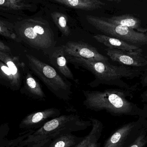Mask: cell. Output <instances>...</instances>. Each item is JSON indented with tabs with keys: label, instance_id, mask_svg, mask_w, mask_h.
Listing matches in <instances>:
<instances>
[{
	"label": "cell",
	"instance_id": "1",
	"mask_svg": "<svg viewBox=\"0 0 147 147\" xmlns=\"http://www.w3.org/2000/svg\"><path fill=\"white\" fill-rule=\"evenodd\" d=\"M85 99L83 105L87 109L98 112L105 111L115 117L133 116L141 118L143 110L127 99L131 94L117 89L104 91H83Z\"/></svg>",
	"mask_w": 147,
	"mask_h": 147
},
{
	"label": "cell",
	"instance_id": "2",
	"mask_svg": "<svg viewBox=\"0 0 147 147\" xmlns=\"http://www.w3.org/2000/svg\"><path fill=\"white\" fill-rule=\"evenodd\" d=\"M91 126L90 120H83L77 114L61 115L48 121L19 145L24 147L46 139L53 140L64 134L84 130Z\"/></svg>",
	"mask_w": 147,
	"mask_h": 147
},
{
	"label": "cell",
	"instance_id": "3",
	"mask_svg": "<svg viewBox=\"0 0 147 147\" xmlns=\"http://www.w3.org/2000/svg\"><path fill=\"white\" fill-rule=\"evenodd\" d=\"M65 57L70 63L92 72L95 76L96 80L100 81L99 83L120 80L123 78L132 79L141 74L137 70L124 66H114L107 62L81 57Z\"/></svg>",
	"mask_w": 147,
	"mask_h": 147
},
{
	"label": "cell",
	"instance_id": "4",
	"mask_svg": "<svg viewBox=\"0 0 147 147\" xmlns=\"http://www.w3.org/2000/svg\"><path fill=\"white\" fill-rule=\"evenodd\" d=\"M29 67L49 90L58 98L67 101L71 98V84L62 78L55 69L35 57L27 54Z\"/></svg>",
	"mask_w": 147,
	"mask_h": 147
},
{
	"label": "cell",
	"instance_id": "5",
	"mask_svg": "<svg viewBox=\"0 0 147 147\" xmlns=\"http://www.w3.org/2000/svg\"><path fill=\"white\" fill-rule=\"evenodd\" d=\"M18 31L22 40L36 49H49L54 42L50 27L47 23L38 20H24L19 25Z\"/></svg>",
	"mask_w": 147,
	"mask_h": 147
},
{
	"label": "cell",
	"instance_id": "6",
	"mask_svg": "<svg viewBox=\"0 0 147 147\" xmlns=\"http://www.w3.org/2000/svg\"><path fill=\"white\" fill-rule=\"evenodd\" d=\"M86 19L89 24L104 35L121 39L127 42L147 45V38L144 33L110 23L105 18L100 17L87 15Z\"/></svg>",
	"mask_w": 147,
	"mask_h": 147
},
{
	"label": "cell",
	"instance_id": "7",
	"mask_svg": "<svg viewBox=\"0 0 147 147\" xmlns=\"http://www.w3.org/2000/svg\"><path fill=\"white\" fill-rule=\"evenodd\" d=\"M143 128L140 118L129 122L114 131L105 142L103 147H128L134 142Z\"/></svg>",
	"mask_w": 147,
	"mask_h": 147
},
{
	"label": "cell",
	"instance_id": "8",
	"mask_svg": "<svg viewBox=\"0 0 147 147\" xmlns=\"http://www.w3.org/2000/svg\"><path fill=\"white\" fill-rule=\"evenodd\" d=\"M62 47L65 56L108 62L107 57L100 54L95 48L88 44L69 42Z\"/></svg>",
	"mask_w": 147,
	"mask_h": 147
},
{
	"label": "cell",
	"instance_id": "9",
	"mask_svg": "<svg viewBox=\"0 0 147 147\" xmlns=\"http://www.w3.org/2000/svg\"><path fill=\"white\" fill-rule=\"evenodd\" d=\"M61 112L55 107L47 108L28 114L20 122V129L30 130L38 129L52 119L61 116Z\"/></svg>",
	"mask_w": 147,
	"mask_h": 147
},
{
	"label": "cell",
	"instance_id": "10",
	"mask_svg": "<svg viewBox=\"0 0 147 147\" xmlns=\"http://www.w3.org/2000/svg\"><path fill=\"white\" fill-rule=\"evenodd\" d=\"M107 55L113 61L126 66L142 67L147 65V60L141 53L129 52L115 49L106 50Z\"/></svg>",
	"mask_w": 147,
	"mask_h": 147
},
{
	"label": "cell",
	"instance_id": "11",
	"mask_svg": "<svg viewBox=\"0 0 147 147\" xmlns=\"http://www.w3.org/2000/svg\"><path fill=\"white\" fill-rule=\"evenodd\" d=\"M89 120L92 123V129L74 147H100L101 144L99 141L102 136L104 129L103 123L94 118H89Z\"/></svg>",
	"mask_w": 147,
	"mask_h": 147
},
{
	"label": "cell",
	"instance_id": "12",
	"mask_svg": "<svg viewBox=\"0 0 147 147\" xmlns=\"http://www.w3.org/2000/svg\"><path fill=\"white\" fill-rule=\"evenodd\" d=\"M93 38L97 42L102 44L109 49H115L129 52L141 53L142 52V49L136 45L130 44L121 39L108 36L104 34L95 35L94 36Z\"/></svg>",
	"mask_w": 147,
	"mask_h": 147
},
{
	"label": "cell",
	"instance_id": "13",
	"mask_svg": "<svg viewBox=\"0 0 147 147\" xmlns=\"http://www.w3.org/2000/svg\"><path fill=\"white\" fill-rule=\"evenodd\" d=\"M0 61L5 63L9 68L12 75L15 90H18L21 86L22 78V69L18 59L11 54L0 52Z\"/></svg>",
	"mask_w": 147,
	"mask_h": 147
},
{
	"label": "cell",
	"instance_id": "14",
	"mask_svg": "<svg viewBox=\"0 0 147 147\" xmlns=\"http://www.w3.org/2000/svg\"><path fill=\"white\" fill-rule=\"evenodd\" d=\"M51 63L67 79L74 80V75L68 67L67 61L62 47L55 48L50 54Z\"/></svg>",
	"mask_w": 147,
	"mask_h": 147
},
{
	"label": "cell",
	"instance_id": "15",
	"mask_svg": "<svg viewBox=\"0 0 147 147\" xmlns=\"http://www.w3.org/2000/svg\"><path fill=\"white\" fill-rule=\"evenodd\" d=\"M24 82L21 92L35 99L45 100L46 96L40 84L28 71L26 74Z\"/></svg>",
	"mask_w": 147,
	"mask_h": 147
},
{
	"label": "cell",
	"instance_id": "16",
	"mask_svg": "<svg viewBox=\"0 0 147 147\" xmlns=\"http://www.w3.org/2000/svg\"><path fill=\"white\" fill-rule=\"evenodd\" d=\"M53 2L69 8L86 11L99 9L106 5L100 0H55Z\"/></svg>",
	"mask_w": 147,
	"mask_h": 147
},
{
	"label": "cell",
	"instance_id": "17",
	"mask_svg": "<svg viewBox=\"0 0 147 147\" xmlns=\"http://www.w3.org/2000/svg\"><path fill=\"white\" fill-rule=\"evenodd\" d=\"M105 19L110 23L125 26L138 32L144 33L147 31L146 29L142 27L141 22L138 19L131 15L113 16Z\"/></svg>",
	"mask_w": 147,
	"mask_h": 147
},
{
	"label": "cell",
	"instance_id": "18",
	"mask_svg": "<svg viewBox=\"0 0 147 147\" xmlns=\"http://www.w3.org/2000/svg\"><path fill=\"white\" fill-rule=\"evenodd\" d=\"M84 138L78 137L72 133L62 135L53 139L48 147H74Z\"/></svg>",
	"mask_w": 147,
	"mask_h": 147
},
{
	"label": "cell",
	"instance_id": "19",
	"mask_svg": "<svg viewBox=\"0 0 147 147\" xmlns=\"http://www.w3.org/2000/svg\"><path fill=\"white\" fill-rule=\"evenodd\" d=\"M1 9L9 11H16L27 10L32 7L28 1L24 0H1L0 1Z\"/></svg>",
	"mask_w": 147,
	"mask_h": 147
},
{
	"label": "cell",
	"instance_id": "20",
	"mask_svg": "<svg viewBox=\"0 0 147 147\" xmlns=\"http://www.w3.org/2000/svg\"><path fill=\"white\" fill-rule=\"evenodd\" d=\"M51 16L53 21L63 35L68 36L70 34V30L68 25L66 15L59 12H54L51 13Z\"/></svg>",
	"mask_w": 147,
	"mask_h": 147
},
{
	"label": "cell",
	"instance_id": "21",
	"mask_svg": "<svg viewBox=\"0 0 147 147\" xmlns=\"http://www.w3.org/2000/svg\"><path fill=\"white\" fill-rule=\"evenodd\" d=\"M0 34L1 36L10 38L15 39L16 36L12 27V25L5 20L0 21Z\"/></svg>",
	"mask_w": 147,
	"mask_h": 147
},
{
	"label": "cell",
	"instance_id": "22",
	"mask_svg": "<svg viewBox=\"0 0 147 147\" xmlns=\"http://www.w3.org/2000/svg\"><path fill=\"white\" fill-rule=\"evenodd\" d=\"M147 144V134L143 127L140 134L134 142L128 147H144Z\"/></svg>",
	"mask_w": 147,
	"mask_h": 147
},
{
	"label": "cell",
	"instance_id": "23",
	"mask_svg": "<svg viewBox=\"0 0 147 147\" xmlns=\"http://www.w3.org/2000/svg\"><path fill=\"white\" fill-rule=\"evenodd\" d=\"M142 101L144 103V107L142 109L143 110L142 116L141 118L143 119H147V91L144 92L142 95H141Z\"/></svg>",
	"mask_w": 147,
	"mask_h": 147
},
{
	"label": "cell",
	"instance_id": "24",
	"mask_svg": "<svg viewBox=\"0 0 147 147\" xmlns=\"http://www.w3.org/2000/svg\"><path fill=\"white\" fill-rule=\"evenodd\" d=\"M0 52L11 54V49L2 41L0 42Z\"/></svg>",
	"mask_w": 147,
	"mask_h": 147
},
{
	"label": "cell",
	"instance_id": "25",
	"mask_svg": "<svg viewBox=\"0 0 147 147\" xmlns=\"http://www.w3.org/2000/svg\"><path fill=\"white\" fill-rule=\"evenodd\" d=\"M142 120V123L143 127L146 130L147 134V119H143L141 118Z\"/></svg>",
	"mask_w": 147,
	"mask_h": 147
},
{
	"label": "cell",
	"instance_id": "26",
	"mask_svg": "<svg viewBox=\"0 0 147 147\" xmlns=\"http://www.w3.org/2000/svg\"><path fill=\"white\" fill-rule=\"evenodd\" d=\"M142 84V86L143 87H145L147 86V75L145 76L144 80H143Z\"/></svg>",
	"mask_w": 147,
	"mask_h": 147
},
{
	"label": "cell",
	"instance_id": "27",
	"mask_svg": "<svg viewBox=\"0 0 147 147\" xmlns=\"http://www.w3.org/2000/svg\"><path fill=\"white\" fill-rule=\"evenodd\" d=\"M20 147V146H19V145H18V146H17V147Z\"/></svg>",
	"mask_w": 147,
	"mask_h": 147
},
{
	"label": "cell",
	"instance_id": "28",
	"mask_svg": "<svg viewBox=\"0 0 147 147\" xmlns=\"http://www.w3.org/2000/svg\"><path fill=\"white\" fill-rule=\"evenodd\" d=\"M145 35H146V37H147V34H145Z\"/></svg>",
	"mask_w": 147,
	"mask_h": 147
}]
</instances>
